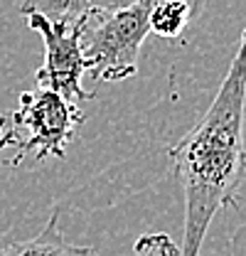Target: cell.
I'll use <instances>...</instances> for the list:
<instances>
[{"label":"cell","mask_w":246,"mask_h":256,"mask_svg":"<svg viewBox=\"0 0 246 256\" xmlns=\"http://www.w3.org/2000/svg\"><path fill=\"white\" fill-rule=\"evenodd\" d=\"M246 30L214 101L200 124L168 148L175 178L182 185L184 222L180 256H200L207 229L219 210L239 207L246 178Z\"/></svg>","instance_id":"6da1fadb"},{"label":"cell","mask_w":246,"mask_h":256,"mask_svg":"<svg viewBox=\"0 0 246 256\" xmlns=\"http://www.w3.org/2000/svg\"><path fill=\"white\" fill-rule=\"evenodd\" d=\"M5 116L0 146L2 150L10 146L15 148L10 165H20L25 158H34L37 162L64 158L66 146L84 126V114L72 101L50 89L22 92L18 108Z\"/></svg>","instance_id":"7a4b0ae2"},{"label":"cell","mask_w":246,"mask_h":256,"mask_svg":"<svg viewBox=\"0 0 246 256\" xmlns=\"http://www.w3.org/2000/svg\"><path fill=\"white\" fill-rule=\"evenodd\" d=\"M158 0H136L121 12L92 22L82 34L86 72L96 82H123L138 72V54L150 34V12Z\"/></svg>","instance_id":"3957f363"},{"label":"cell","mask_w":246,"mask_h":256,"mask_svg":"<svg viewBox=\"0 0 246 256\" xmlns=\"http://www.w3.org/2000/svg\"><path fill=\"white\" fill-rule=\"evenodd\" d=\"M30 30H34L44 42V64L34 72L37 89H50L72 98H92L94 92L82 86V76L86 72V60L82 50V28H66L44 20L42 15H25Z\"/></svg>","instance_id":"277c9868"},{"label":"cell","mask_w":246,"mask_h":256,"mask_svg":"<svg viewBox=\"0 0 246 256\" xmlns=\"http://www.w3.org/2000/svg\"><path fill=\"white\" fill-rule=\"evenodd\" d=\"M133 2L136 0H22L20 15H42L54 25L86 30L92 22L121 12Z\"/></svg>","instance_id":"5b68a950"},{"label":"cell","mask_w":246,"mask_h":256,"mask_svg":"<svg viewBox=\"0 0 246 256\" xmlns=\"http://www.w3.org/2000/svg\"><path fill=\"white\" fill-rule=\"evenodd\" d=\"M62 210L54 207L44 229L25 242H10L0 246V256H94L92 246H79L64 239L60 226Z\"/></svg>","instance_id":"8992f818"},{"label":"cell","mask_w":246,"mask_h":256,"mask_svg":"<svg viewBox=\"0 0 246 256\" xmlns=\"http://www.w3.org/2000/svg\"><path fill=\"white\" fill-rule=\"evenodd\" d=\"M204 0H158L150 12V32L168 42H182L187 28L200 18Z\"/></svg>","instance_id":"52a82bcc"},{"label":"cell","mask_w":246,"mask_h":256,"mask_svg":"<svg viewBox=\"0 0 246 256\" xmlns=\"http://www.w3.org/2000/svg\"><path fill=\"white\" fill-rule=\"evenodd\" d=\"M130 256H180V246H175V242L162 232L143 234L133 244V254Z\"/></svg>","instance_id":"ba28073f"},{"label":"cell","mask_w":246,"mask_h":256,"mask_svg":"<svg viewBox=\"0 0 246 256\" xmlns=\"http://www.w3.org/2000/svg\"><path fill=\"white\" fill-rule=\"evenodd\" d=\"M5 118H8V116H5V114H0V138H2V128H5ZM0 150H2V146H0Z\"/></svg>","instance_id":"9c48e42d"}]
</instances>
